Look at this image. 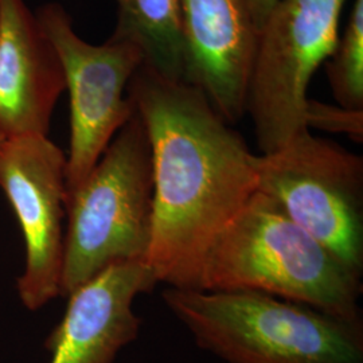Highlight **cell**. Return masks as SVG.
I'll return each mask as SVG.
<instances>
[{"instance_id": "obj_1", "label": "cell", "mask_w": 363, "mask_h": 363, "mask_svg": "<svg viewBox=\"0 0 363 363\" xmlns=\"http://www.w3.org/2000/svg\"><path fill=\"white\" fill-rule=\"evenodd\" d=\"M154 169V225L147 265L157 284L196 289L208 247L257 191L244 138L205 93L142 65L128 85Z\"/></svg>"}, {"instance_id": "obj_2", "label": "cell", "mask_w": 363, "mask_h": 363, "mask_svg": "<svg viewBox=\"0 0 363 363\" xmlns=\"http://www.w3.org/2000/svg\"><path fill=\"white\" fill-rule=\"evenodd\" d=\"M196 291H252L362 319L361 277L261 191L208 247Z\"/></svg>"}, {"instance_id": "obj_3", "label": "cell", "mask_w": 363, "mask_h": 363, "mask_svg": "<svg viewBox=\"0 0 363 363\" xmlns=\"http://www.w3.org/2000/svg\"><path fill=\"white\" fill-rule=\"evenodd\" d=\"M163 301L226 363H363V323L252 291L167 288Z\"/></svg>"}, {"instance_id": "obj_4", "label": "cell", "mask_w": 363, "mask_h": 363, "mask_svg": "<svg viewBox=\"0 0 363 363\" xmlns=\"http://www.w3.org/2000/svg\"><path fill=\"white\" fill-rule=\"evenodd\" d=\"M61 295L106 268L147 264L154 225L151 145L136 109L81 186L65 201Z\"/></svg>"}, {"instance_id": "obj_5", "label": "cell", "mask_w": 363, "mask_h": 363, "mask_svg": "<svg viewBox=\"0 0 363 363\" xmlns=\"http://www.w3.org/2000/svg\"><path fill=\"white\" fill-rule=\"evenodd\" d=\"M253 167L257 191L362 277V156L306 130L271 154L255 155Z\"/></svg>"}, {"instance_id": "obj_6", "label": "cell", "mask_w": 363, "mask_h": 363, "mask_svg": "<svg viewBox=\"0 0 363 363\" xmlns=\"http://www.w3.org/2000/svg\"><path fill=\"white\" fill-rule=\"evenodd\" d=\"M346 0H279L257 38L247 94L261 154L301 130L313 74L335 50Z\"/></svg>"}, {"instance_id": "obj_7", "label": "cell", "mask_w": 363, "mask_h": 363, "mask_svg": "<svg viewBox=\"0 0 363 363\" xmlns=\"http://www.w3.org/2000/svg\"><path fill=\"white\" fill-rule=\"evenodd\" d=\"M37 19L61 61L70 97V148L66 156V198L89 175L106 147L135 112L128 85L143 54L125 39L91 45L73 28L57 3L37 11Z\"/></svg>"}, {"instance_id": "obj_8", "label": "cell", "mask_w": 363, "mask_h": 363, "mask_svg": "<svg viewBox=\"0 0 363 363\" xmlns=\"http://www.w3.org/2000/svg\"><path fill=\"white\" fill-rule=\"evenodd\" d=\"M65 169V154L48 136L7 139L0 147V187L26 244V268L18 291L33 311L61 295Z\"/></svg>"}, {"instance_id": "obj_9", "label": "cell", "mask_w": 363, "mask_h": 363, "mask_svg": "<svg viewBox=\"0 0 363 363\" xmlns=\"http://www.w3.org/2000/svg\"><path fill=\"white\" fill-rule=\"evenodd\" d=\"M186 84L230 125L247 113L259 31L245 0H181Z\"/></svg>"}, {"instance_id": "obj_10", "label": "cell", "mask_w": 363, "mask_h": 363, "mask_svg": "<svg viewBox=\"0 0 363 363\" xmlns=\"http://www.w3.org/2000/svg\"><path fill=\"white\" fill-rule=\"evenodd\" d=\"M157 284L143 261L116 264L78 286L67 298L61 323L46 342L49 363H113L133 342L142 319L133 301Z\"/></svg>"}, {"instance_id": "obj_11", "label": "cell", "mask_w": 363, "mask_h": 363, "mask_svg": "<svg viewBox=\"0 0 363 363\" xmlns=\"http://www.w3.org/2000/svg\"><path fill=\"white\" fill-rule=\"evenodd\" d=\"M58 54L25 0H0V138L48 136L65 91Z\"/></svg>"}, {"instance_id": "obj_12", "label": "cell", "mask_w": 363, "mask_h": 363, "mask_svg": "<svg viewBox=\"0 0 363 363\" xmlns=\"http://www.w3.org/2000/svg\"><path fill=\"white\" fill-rule=\"evenodd\" d=\"M113 38L125 39L143 54V65L159 77L186 82L181 0H116Z\"/></svg>"}, {"instance_id": "obj_13", "label": "cell", "mask_w": 363, "mask_h": 363, "mask_svg": "<svg viewBox=\"0 0 363 363\" xmlns=\"http://www.w3.org/2000/svg\"><path fill=\"white\" fill-rule=\"evenodd\" d=\"M327 74L337 105L363 109V0H354L349 23L330 57Z\"/></svg>"}, {"instance_id": "obj_14", "label": "cell", "mask_w": 363, "mask_h": 363, "mask_svg": "<svg viewBox=\"0 0 363 363\" xmlns=\"http://www.w3.org/2000/svg\"><path fill=\"white\" fill-rule=\"evenodd\" d=\"M306 127L346 135L355 143L363 142V109H350L308 99L304 109Z\"/></svg>"}, {"instance_id": "obj_15", "label": "cell", "mask_w": 363, "mask_h": 363, "mask_svg": "<svg viewBox=\"0 0 363 363\" xmlns=\"http://www.w3.org/2000/svg\"><path fill=\"white\" fill-rule=\"evenodd\" d=\"M245 1H247L250 16L253 19V23L257 28V31H259L279 0H245Z\"/></svg>"}, {"instance_id": "obj_16", "label": "cell", "mask_w": 363, "mask_h": 363, "mask_svg": "<svg viewBox=\"0 0 363 363\" xmlns=\"http://www.w3.org/2000/svg\"><path fill=\"white\" fill-rule=\"evenodd\" d=\"M1 143H3V139H1V138H0V147H1Z\"/></svg>"}]
</instances>
